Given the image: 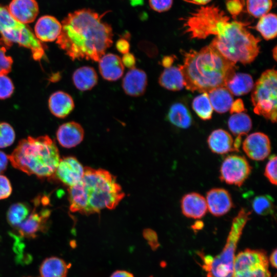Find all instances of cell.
<instances>
[{
	"label": "cell",
	"mask_w": 277,
	"mask_h": 277,
	"mask_svg": "<svg viewBox=\"0 0 277 277\" xmlns=\"http://www.w3.org/2000/svg\"><path fill=\"white\" fill-rule=\"evenodd\" d=\"M249 22L230 18L217 6L201 7L185 19L184 27L191 38L215 36L210 45L236 64L253 62L260 51V39L247 29Z\"/></svg>",
	"instance_id": "obj_1"
},
{
	"label": "cell",
	"mask_w": 277,
	"mask_h": 277,
	"mask_svg": "<svg viewBox=\"0 0 277 277\" xmlns=\"http://www.w3.org/2000/svg\"><path fill=\"white\" fill-rule=\"evenodd\" d=\"M104 15L88 9L69 13L56 44L73 61L98 62L113 43L112 29L103 21Z\"/></svg>",
	"instance_id": "obj_2"
},
{
	"label": "cell",
	"mask_w": 277,
	"mask_h": 277,
	"mask_svg": "<svg viewBox=\"0 0 277 277\" xmlns=\"http://www.w3.org/2000/svg\"><path fill=\"white\" fill-rule=\"evenodd\" d=\"M116 177L101 168H84L81 181L68 188L69 209L85 215L113 209L125 197Z\"/></svg>",
	"instance_id": "obj_3"
},
{
	"label": "cell",
	"mask_w": 277,
	"mask_h": 277,
	"mask_svg": "<svg viewBox=\"0 0 277 277\" xmlns=\"http://www.w3.org/2000/svg\"><path fill=\"white\" fill-rule=\"evenodd\" d=\"M183 64L178 66L186 88L208 93L225 87L235 73L236 64L228 60L210 44L199 51H183Z\"/></svg>",
	"instance_id": "obj_4"
},
{
	"label": "cell",
	"mask_w": 277,
	"mask_h": 277,
	"mask_svg": "<svg viewBox=\"0 0 277 277\" xmlns=\"http://www.w3.org/2000/svg\"><path fill=\"white\" fill-rule=\"evenodd\" d=\"M8 157L14 168L39 179L51 177L61 160L55 142L47 135L21 140Z\"/></svg>",
	"instance_id": "obj_5"
},
{
	"label": "cell",
	"mask_w": 277,
	"mask_h": 277,
	"mask_svg": "<svg viewBox=\"0 0 277 277\" xmlns=\"http://www.w3.org/2000/svg\"><path fill=\"white\" fill-rule=\"evenodd\" d=\"M251 213L245 208L240 209L232 220L226 243L219 255L213 258L200 254L207 277H232L236 246L245 226L250 219Z\"/></svg>",
	"instance_id": "obj_6"
},
{
	"label": "cell",
	"mask_w": 277,
	"mask_h": 277,
	"mask_svg": "<svg viewBox=\"0 0 277 277\" xmlns=\"http://www.w3.org/2000/svg\"><path fill=\"white\" fill-rule=\"evenodd\" d=\"M1 43L7 48L13 43L29 49L33 59L39 61L45 56V46L27 24L14 18L7 7L0 5Z\"/></svg>",
	"instance_id": "obj_7"
},
{
	"label": "cell",
	"mask_w": 277,
	"mask_h": 277,
	"mask_svg": "<svg viewBox=\"0 0 277 277\" xmlns=\"http://www.w3.org/2000/svg\"><path fill=\"white\" fill-rule=\"evenodd\" d=\"M276 71L263 72L253 87L251 102L253 111L272 123L276 121Z\"/></svg>",
	"instance_id": "obj_8"
},
{
	"label": "cell",
	"mask_w": 277,
	"mask_h": 277,
	"mask_svg": "<svg viewBox=\"0 0 277 277\" xmlns=\"http://www.w3.org/2000/svg\"><path fill=\"white\" fill-rule=\"evenodd\" d=\"M266 252L246 249L235 256L232 277H271Z\"/></svg>",
	"instance_id": "obj_9"
},
{
	"label": "cell",
	"mask_w": 277,
	"mask_h": 277,
	"mask_svg": "<svg viewBox=\"0 0 277 277\" xmlns=\"http://www.w3.org/2000/svg\"><path fill=\"white\" fill-rule=\"evenodd\" d=\"M252 168L243 156L232 154L226 156L220 169V179L227 184L241 187L248 179Z\"/></svg>",
	"instance_id": "obj_10"
},
{
	"label": "cell",
	"mask_w": 277,
	"mask_h": 277,
	"mask_svg": "<svg viewBox=\"0 0 277 277\" xmlns=\"http://www.w3.org/2000/svg\"><path fill=\"white\" fill-rule=\"evenodd\" d=\"M84 174V168L75 157L70 156L61 159L52 178L69 187L80 182Z\"/></svg>",
	"instance_id": "obj_11"
},
{
	"label": "cell",
	"mask_w": 277,
	"mask_h": 277,
	"mask_svg": "<svg viewBox=\"0 0 277 277\" xmlns=\"http://www.w3.org/2000/svg\"><path fill=\"white\" fill-rule=\"evenodd\" d=\"M242 149L247 156L254 161H263L271 152V142L264 133L254 132L248 135L242 143Z\"/></svg>",
	"instance_id": "obj_12"
},
{
	"label": "cell",
	"mask_w": 277,
	"mask_h": 277,
	"mask_svg": "<svg viewBox=\"0 0 277 277\" xmlns=\"http://www.w3.org/2000/svg\"><path fill=\"white\" fill-rule=\"evenodd\" d=\"M207 209L215 216H221L233 207L231 194L228 190L222 188H214L206 193Z\"/></svg>",
	"instance_id": "obj_13"
},
{
	"label": "cell",
	"mask_w": 277,
	"mask_h": 277,
	"mask_svg": "<svg viewBox=\"0 0 277 277\" xmlns=\"http://www.w3.org/2000/svg\"><path fill=\"white\" fill-rule=\"evenodd\" d=\"M7 8L14 18L25 24L32 23L39 12L36 0H12Z\"/></svg>",
	"instance_id": "obj_14"
},
{
	"label": "cell",
	"mask_w": 277,
	"mask_h": 277,
	"mask_svg": "<svg viewBox=\"0 0 277 277\" xmlns=\"http://www.w3.org/2000/svg\"><path fill=\"white\" fill-rule=\"evenodd\" d=\"M50 214L51 210L48 209L37 211L34 207L30 215L15 228L22 236L34 237L44 229Z\"/></svg>",
	"instance_id": "obj_15"
},
{
	"label": "cell",
	"mask_w": 277,
	"mask_h": 277,
	"mask_svg": "<svg viewBox=\"0 0 277 277\" xmlns=\"http://www.w3.org/2000/svg\"><path fill=\"white\" fill-rule=\"evenodd\" d=\"M147 82V76L145 72L134 67L130 69L123 78L122 86L126 94L137 97L145 92Z\"/></svg>",
	"instance_id": "obj_16"
},
{
	"label": "cell",
	"mask_w": 277,
	"mask_h": 277,
	"mask_svg": "<svg viewBox=\"0 0 277 277\" xmlns=\"http://www.w3.org/2000/svg\"><path fill=\"white\" fill-rule=\"evenodd\" d=\"M56 135L57 141L62 147L70 148L82 142L84 130L79 123L71 121L61 125L57 130Z\"/></svg>",
	"instance_id": "obj_17"
},
{
	"label": "cell",
	"mask_w": 277,
	"mask_h": 277,
	"mask_svg": "<svg viewBox=\"0 0 277 277\" xmlns=\"http://www.w3.org/2000/svg\"><path fill=\"white\" fill-rule=\"evenodd\" d=\"M181 208L184 216L194 219H201L207 211L205 197L194 192L187 193L182 197Z\"/></svg>",
	"instance_id": "obj_18"
},
{
	"label": "cell",
	"mask_w": 277,
	"mask_h": 277,
	"mask_svg": "<svg viewBox=\"0 0 277 277\" xmlns=\"http://www.w3.org/2000/svg\"><path fill=\"white\" fill-rule=\"evenodd\" d=\"M62 27V24L54 16L44 15L35 25L34 34L41 42H53L59 36Z\"/></svg>",
	"instance_id": "obj_19"
},
{
	"label": "cell",
	"mask_w": 277,
	"mask_h": 277,
	"mask_svg": "<svg viewBox=\"0 0 277 277\" xmlns=\"http://www.w3.org/2000/svg\"><path fill=\"white\" fill-rule=\"evenodd\" d=\"M98 62L99 72L104 80L115 81L123 76L124 66L118 55L113 53L105 54Z\"/></svg>",
	"instance_id": "obj_20"
},
{
	"label": "cell",
	"mask_w": 277,
	"mask_h": 277,
	"mask_svg": "<svg viewBox=\"0 0 277 277\" xmlns=\"http://www.w3.org/2000/svg\"><path fill=\"white\" fill-rule=\"evenodd\" d=\"M207 144L210 150L217 154L239 151L231 134L222 129L214 130L210 133L207 139Z\"/></svg>",
	"instance_id": "obj_21"
},
{
	"label": "cell",
	"mask_w": 277,
	"mask_h": 277,
	"mask_svg": "<svg viewBox=\"0 0 277 277\" xmlns=\"http://www.w3.org/2000/svg\"><path fill=\"white\" fill-rule=\"evenodd\" d=\"M48 106L53 115L63 118L66 117L73 111L74 103L71 95L65 92L58 91L50 95Z\"/></svg>",
	"instance_id": "obj_22"
},
{
	"label": "cell",
	"mask_w": 277,
	"mask_h": 277,
	"mask_svg": "<svg viewBox=\"0 0 277 277\" xmlns=\"http://www.w3.org/2000/svg\"><path fill=\"white\" fill-rule=\"evenodd\" d=\"M72 81L75 87L79 90L87 91L97 84L98 76L93 67L83 66L74 71Z\"/></svg>",
	"instance_id": "obj_23"
},
{
	"label": "cell",
	"mask_w": 277,
	"mask_h": 277,
	"mask_svg": "<svg viewBox=\"0 0 277 277\" xmlns=\"http://www.w3.org/2000/svg\"><path fill=\"white\" fill-rule=\"evenodd\" d=\"M207 93L212 108L216 112L223 113L230 110L233 97L225 87L215 88Z\"/></svg>",
	"instance_id": "obj_24"
},
{
	"label": "cell",
	"mask_w": 277,
	"mask_h": 277,
	"mask_svg": "<svg viewBox=\"0 0 277 277\" xmlns=\"http://www.w3.org/2000/svg\"><path fill=\"white\" fill-rule=\"evenodd\" d=\"M254 86L251 76L247 73H235L228 81L225 87L230 92L240 96L249 92Z\"/></svg>",
	"instance_id": "obj_25"
},
{
	"label": "cell",
	"mask_w": 277,
	"mask_h": 277,
	"mask_svg": "<svg viewBox=\"0 0 277 277\" xmlns=\"http://www.w3.org/2000/svg\"><path fill=\"white\" fill-rule=\"evenodd\" d=\"M159 83L171 91L180 90L184 86L182 74L179 68L175 66L165 68L159 76Z\"/></svg>",
	"instance_id": "obj_26"
},
{
	"label": "cell",
	"mask_w": 277,
	"mask_h": 277,
	"mask_svg": "<svg viewBox=\"0 0 277 277\" xmlns=\"http://www.w3.org/2000/svg\"><path fill=\"white\" fill-rule=\"evenodd\" d=\"M68 269L64 261L52 256L46 259L42 262L39 272L42 277H66Z\"/></svg>",
	"instance_id": "obj_27"
},
{
	"label": "cell",
	"mask_w": 277,
	"mask_h": 277,
	"mask_svg": "<svg viewBox=\"0 0 277 277\" xmlns=\"http://www.w3.org/2000/svg\"><path fill=\"white\" fill-rule=\"evenodd\" d=\"M167 118L172 125L183 129L189 128L192 124V117L188 109L180 103L171 106Z\"/></svg>",
	"instance_id": "obj_28"
},
{
	"label": "cell",
	"mask_w": 277,
	"mask_h": 277,
	"mask_svg": "<svg viewBox=\"0 0 277 277\" xmlns=\"http://www.w3.org/2000/svg\"><path fill=\"white\" fill-rule=\"evenodd\" d=\"M228 126L236 137L246 135L252 128V121L250 116L244 112L234 113L229 118Z\"/></svg>",
	"instance_id": "obj_29"
},
{
	"label": "cell",
	"mask_w": 277,
	"mask_h": 277,
	"mask_svg": "<svg viewBox=\"0 0 277 277\" xmlns=\"http://www.w3.org/2000/svg\"><path fill=\"white\" fill-rule=\"evenodd\" d=\"M255 28L267 40L274 38L277 33V18L274 13H267L260 17Z\"/></svg>",
	"instance_id": "obj_30"
},
{
	"label": "cell",
	"mask_w": 277,
	"mask_h": 277,
	"mask_svg": "<svg viewBox=\"0 0 277 277\" xmlns=\"http://www.w3.org/2000/svg\"><path fill=\"white\" fill-rule=\"evenodd\" d=\"M30 209L28 205L24 203H14L10 206L7 213L9 224L15 228L28 217Z\"/></svg>",
	"instance_id": "obj_31"
},
{
	"label": "cell",
	"mask_w": 277,
	"mask_h": 277,
	"mask_svg": "<svg viewBox=\"0 0 277 277\" xmlns=\"http://www.w3.org/2000/svg\"><path fill=\"white\" fill-rule=\"evenodd\" d=\"M192 106L194 111L201 119L208 120L211 118L213 108L207 93L203 92L195 97L192 101Z\"/></svg>",
	"instance_id": "obj_32"
},
{
	"label": "cell",
	"mask_w": 277,
	"mask_h": 277,
	"mask_svg": "<svg viewBox=\"0 0 277 277\" xmlns=\"http://www.w3.org/2000/svg\"><path fill=\"white\" fill-rule=\"evenodd\" d=\"M252 207L258 215L272 214L275 208L273 199L268 194L256 196L252 200Z\"/></svg>",
	"instance_id": "obj_33"
},
{
	"label": "cell",
	"mask_w": 277,
	"mask_h": 277,
	"mask_svg": "<svg viewBox=\"0 0 277 277\" xmlns=\"http://www.w3.org/2000/svg\"><path fill=\"white\" fill-rule=\"evenodd\" d=\"M246 11L254 17L266 14L272 6V0H242Z\"/></svg>",
	"instance_id": "obj_34"
},
{
	"label": "cell",
	"mask_w": 277,
	"mask_h": 277,
	"mask_svg": "<svg viewBox=\"0 0 277 277\" xmlns=\"http://www.w3.org/2000/svg\"><path fill=\"white\" fill-rule=\"evenodd\" d=\"M15 138V133L13 127L6 122L0 123V148L11 145Z\"/></svg>",
	"instance_id": "obj_35"
},
{
	"label": "cell",
	"mask_w": 277,
	"mask_h": 277,
	"mask_svg": "<svg viewBox=\"0 0 277 277\" xmlns=\"http://www.w3.org/2000/svg\"><path fill=\"white\" fill-rule=\"evenodd\" d=\"M14 87L7 74H0V99L9 98L13 94Z\"/></svg>",
	"instance_id": "obj_36"
},
{
	"label": "cell",
	"mask_w": 277,
	"mask_h": 277,
	"mask_svg": "<svg viewBox=\"0 0 277 277\" xmlns=\"http://www.w3.org/2000/svg\"><path fill=\"white\" fill-rule=\"evenodd\" d=\"M264 175L271 184L276 185V156L275 154L269 157L265 166Z\"/></svg>",
	"instance_id": "obj_37"
},
{
	"label": "cell",
	"mask_w": 277,
	"mask_h": 277,
	"mask_svg": "<svg viewBox=\"0 0 277 277\" xmlns=\"http://www.w3.org/2000/svg\"><path fill=\"white\" fill-rule=\"evenodd\" d=\"M7 48L0 42V74H7L11 70L13 60L6 54Z\"/></svg>",
	"instance_id": "obj_38"
},
{
	"label": "cell",
	"mask_w": 277,
	"mask_h": 277,
	"mask_svg": "<svg viewBox=\"0 0 277 277\" xmlns=\"http://www.w3.org/2000/svg\"><path fill=\"white\" fill-rule=\"evenodd\" d=\"M12 188L9 180L0 174V200L8 198L11 194Z\"/></svg>",
	"instance_id": "obj_39"
},
{
	"label": "cell",
	"mask_w": 277,
	"mask_h": 277,
	"mask_svg": "<svg viewBox=\"0 0 277 277\" xmlns=\"http://www.w3.org/2000/svg\"><path fill=\"white\" fill-rule=\"evenodd\" d=\"M150 7L159 12L168 10L172 6V0H149Z\"/></svg>",
	"instance_id": "obj_40"
},
{
	"label": "cell",
	"mask_w": 277,
	"mask_h": 277,
	"mask_svg": "<svg viewBox=\"0 0 277 277\" xmlns=\"http://www.w3.org/2000/svg\"><path fill=\"white\" fill-rule=\"evenodd\" d=\"M139 48L150 57H154L157 53L156 47L149 42H144L140 44Z\"/></svg>",
	"instance_id": "obj_41"
},
{
	"label": "cell",
	"mask_w": 277,
	"mask_h": 277,
	"mask_svg": "<svg viewBox=\"0 0 277 277\" xmlns=\"http://www.w3.org/2000/svg\"><path fill=\"white\" fill-rule=\"evenodd\" d=\"M121 61L124 67L132 69L135 67L136 60L134 55L131 53H127L123 54Z\"/></svg>",
	"instance_id": "obj_42"
},
{
	"label": "cell",
	"mask_w": 277,
	"mask_h": 277,
	"mask_svg": "<svg viewBox=\"0 0 277 277\" xmlns=\"http://www.w3.org/2000/svg\"><path fill=\"white\" fill-rule=\"evenodd\" d=\"M115 47L119 52L125 54L129 52L130 44L126 38H122L117 41Z\"/></svg>",
	"instance_id": "obj_43"
},
{
	"label": "cell",
	"mask_w": 277,
	"mask_h": 277,
	"mask_svg": "<svg viewBox=\"0 0 277 277\" xmlns=\"http://www.w3.org/2000/svg\"><path fill=\"white\" fill-rule=\"evenodd\" d=\"M245 110V107L244 103L242 100L240 98L236 100L233 101L231 107L230 109L231 113H238L243 112Z\"/></svg>",
	"instance_id": "obj_44"
},
{
	"label": "cell",
	"mask_w": 277,
	"mask_h": 277,
	"mask_svg": "<svg viewBox=\"0 0 277 277\" xmlns=\"http://www.w3.org/2000/svg\"><path fill=\"white\" fill-rule=\"evenodd\" d=\"M8 161V155L0 150V174L3 173L6 170Z\"/></svg>",
	"instance_id": "obj_45"
},
{
	"label": "cell",
	"mask_w": 277,
	"mask_h": 277,
	"mask_svg": "<svg viewBox=\"0 0 277 277\" xmlns=\"http://www.w3.org/2000/svg\"><path fill=\"white\" fill-rule=\"evenodd\" d=\"M174 58L172 56H165L162 60V65L165 68H169L172 66L173 63Z\"/></svg>",
	"instance_id": "obj_46"
},
{
	"label": "cell",
	"mask_w": 277,
	"mask_h": 277,
	"mask_svg": "<svg viewBox=\"0 0 277 277\" xmlns=\"http://www.w3.org/2000/svg\"><path fill=\"white\" fill-rule=\"evenodd\" d=\"M110 277H134L133 274L128 271L117 270L114 272Z\"/></svg>",
	"instance_id": "obj_47"
},
{
	"label": "cell",
	"mask_w": 277,
	"mask_h": 277,
	"mask_svg": "<svg viewBox=\"0 0 277 277\" xmlns=\"http://www.w3.org/2000/svg\"><path fill=\"white\" fill-rule=\"evenodd\" d=\"M276 249H275L270 255L269 261L272 267L276 268V256H277Z\"/></svg>",
	"instance_id": "obj_48"
},
{
	"label": "cell",
	"mask_w": 277,
	"mask_h": 277,
	"mask_svg": "<svg viewBox=\"0 0 277 277\" xmlns=\"http://www.w3.org/2000/svg\"><path fill=\"white\" fill-rule=\"evenodd\" d=\"M194 224H195L193 225L192 227L195 230H200L203 227V223L202 222L197 221Z\"/></svg>",
	"instance_id": "obj_49"
},
{
	"label": "cell",
	"mask_w": 277,
	"mask_h": 277,
	"mask_svg": "<svg viewBox=\"0 0 277 277\" xmlns=\"http://www.w3.org/2000/svg\"><path fill=\"white\" fill-rule=\"evenodd\" d=\"M211 0H191L190 2L197 5H205Z\"/></svg>",
	"instance_id": "obj_50"
},
{
	"label": "cell",
	"mask_w": 277,
	"mask_h": 277,
	"mask_svg": "<svg viewBox=\"0 0 277 277\" xmlns=\"http://www.w3.org/2000/svg\"><path fill=\"white\" fill-rule=\"evenodd\" d=\"M132 6H141L143 4L144 0H129Z\"/></svg>",
	"instance_id": "obj_51"
},
{
	"label": "cell",
	"mask_w": 277,
	"mask_h": 277,
	"mask_svg": "<svg viewBox=\"0 0 277 277\" xmlns=\"http://www.w3.org/2000/svg\"><path fill=\"white\" fill-rule=\"evenodd\" d=\"M273 56L274 60H276V46L273 49Z\"/></svg>",
	"instance_id": "obj_52"
}]
</instances>
